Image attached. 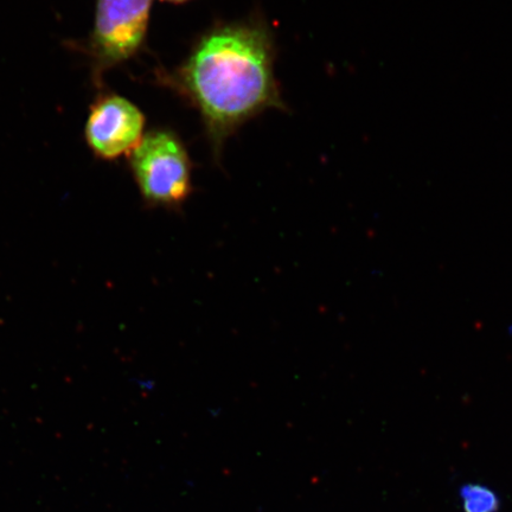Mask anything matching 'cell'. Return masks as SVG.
I'll use <instances>...</instances> for the list:
<instances>
[{"label":"cell","instance_id":"6da1fadb","mask_svg":"<svg viewBox=\"0 0 512 512\" xmlns=\"http://www.w3.org/2000/svg\"><path fill=\"white\" fill-rule=\"evenodd\" d=\"M274 57L270 28L251 18L215 25L174 73L163 75L165 85L200 112L216 159L246 121L270 108L285 110Z\"/></svg>","mask_w":512,"mask_h":512},{"label":"cell","instance_id":"7a4b0ae2","mask_svg":"<svg viewBox=\"0 0 512 512\" xmlns=\"http://www.w3.org/2000/svg\"><path fill=\"white\" fill-rule=\"evenodd\" d=\"M130 165L145 202L178 210L192 192L191 162L177 134L151 131L131 152Z\"/></svg>","mask_w":512,"mask_h":512},{"label":"cell","instance_id":"3957f363","mask_svg":"<svg viewBox=\"0 0 512 512\" xmlns=\"http://www.w3.org/2000/svg\"><path fill=\"white\" fill-rule=\"evenodd\" d=\"M153 0H98L89 50L101 70L131 59L142 49Z\"/></svg>","mask_w":512,"mask_h":512},{"label":"cell","instance_id":"277c9868","mask_svg":"<svg viewBox=\"0 0 512 512\" xmlns=\"http://www.w3.org/2000/svg\"><path fill=\"white\" fill-rule=\"evenodd\" d=\"M144 127V114L136 105L123 96L107 95L89 113L86 139L96 156L117 159L142 142Z\"/></svg>","mask_w":512,"mask_h":512},{"label":"cell","instance_id":"5b68a950","mask_svg":"<svg viewBox=\"0 0 512 512\" xmlns=\"http://www.w3.org/2000/svg\"><path fill=\"white\" fill-rule=\"evenodd\" d=\"M465 512H497L499 498L489 488L480 484L463 486L460 491Z\"/></svg>","mask_w":512,"mask_h":512},{"label":"cell","instance_id":"8992f818","mask_svg":"<svg viewBox=\"0 0 512 512\" xmlns=\"http://www.w3.org/2000/svg\"><path fill=\"white\" fill-rule=\"evenodd\" d=\"M162 2H168V3H172V4H183V3L190 2V0H162Z\"/></svg>","mask_w":512,"mask_h":512}]
</instances>
